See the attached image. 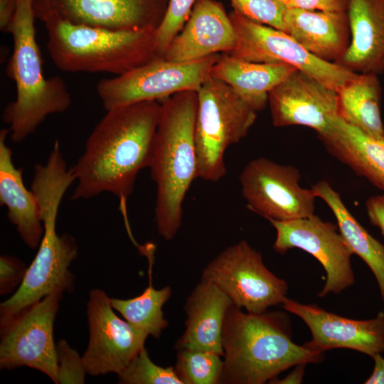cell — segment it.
Instances as JSON below:
<instances>
[{"label":"cell","instance_id":"8992f818","mask_svg":"<svg viewBox=\"0 0 384 384\" xmlns=\"http://www.w3.org/2000/svg\"><path fill=\"white\" fill-rule=\"evenodd\" d=\"M43 23L47 50L64 72L119 75L159 58L154 28L112 30L58 19Z\"/></svg>","mask_w":384,"mask_h":384},{"label":"cell","instance_id":"1f68e13d","mask_svg":"<svg viewBox=\"0 0 384 384\" xmlns=\"http://www.w3.org/2000/svg\"><path fill=\"white\" fill-rule=\"evenodd\" d=\"M57 384H82L87 373L82 358L66 341L56 345Z\"/></svg>","mask_w":384,"mask_h":384},{"label":"cell","instance_id":"30bf717a","mask_svg":"<svg viewBox=\"0 0 384 384\" xmlns=\"http://www.w3.org/2000/svg\"><path fill=\"white\" fill-rule=\"evenodd\" d=\"M224 292L233 305L252 314L282 304L288 285L265 265L262 255L245 240L218 254L203 270L202 278Z\"/></svg>","mask_w":384,"mask_h":384},{"label":"cell","instance_id":"d590c367","mask_svg":"<svg viewBox=\"0 0 384 384\" xmlns=\"http://www.w3.org/2000/svg\"><path fill=\"white\" fill-rule=\"evenodd\" d=\"M18 0H0V29L9 32L12 23Z\"/></svg>","mask_w":384,"mask_h":384},{"label":"cell","instance_id":"d6986e66","mask_svg":"<svg viewBox=\"0 0 384 384\" xmlns=\"http://www.w3.org/2000/svg\"><path fill=\"white\" fill-rule=\"evenodd\" d=\"M233 305L230 297L212 282L201 279L187 298V319L175 349L201 351L223 356L222 332L224 319Z\"/></svg>","mask_w":384,"mask_h":384},{"label":"cell","instance_id":"2e32d148","mask_svg":"<svg viewBox=\"0 0 384 384\" xmlns=\"http://www.w3.org/2000/svg\"><path fill=\"white\" fill-rule=\"evenodd\" d=\"M281 305L308 326L311 339L303 345L311 350L323 353L334 348H348L371 358L384 353L383 311L378 312L373 319L357 320L287 297Z\"/></svg>","mask_w":384,"mask_h":384},{"label":"cell","instance_id":"484cf974","mask_svg":"<svg viewBox=\"0 0 384 384\" xmlns=\"http://www.w3.org/2000/svg\"><path fill=\"white\" fill-rule=\"evenodd\" d=\"M339 116L367 135L384 141L380 86L376 73H361L338 91Z\"/></svg>","mask_w":384,"mask_h":384},{"label":"cell","instance_id":"277c9868","mask_svg":"<svg viewBox=\"0 0 384 384\" xmlns=\"http://www.w3.org/2000/svg\"><path fill=\"white\" fill-rule=\"evenodd\" d=\"M33 1L18 0L9 31L14 46L6 73L15 83L16 97L4 108L2 119L14 143L23 142L48 116L65 112L72 103L65 82L60 76L46 78L43 74Z\"/></svg>","mask_w":384,"mask_h":384},{"label":"cell","instance_id":"ffe728a7","mask_svg":"<svg viewBox=\"0 0 384 384\" xmlns=\"http://www.w3.org/2000/svg\"><path fill=\"white\" fill-rule=\"evenodd\" d=\"M347 14L351 41L340 64L377 74L384 68V0H349Z\"/></svg>","mask_w":384,"mask_h":384},{"label":"cell","instance_id":"8fae6325","mask_svg":"<svg viewBox=\"0 0 384 384\" xmlns=\"http://www.w3.org/2000/svg\"><path fill=\"white\" fill-rule=\"evenodd\" d=\"M63 292L55 290L18 313L0 319V368L27 366L57 384L53 326Z\"/></svg>","mask_w":384,"mask_h":384},{"label":"cell","instance_id":"603a6c76","mask_svg":"<svg viewBox=\"0 0 384 384\" xmlns=\"http://www.w3.org/2000/svg\"><path fill=\"white\" fill-rule=\"evenodd\" d=\"M327 151L384 191V141L373 138L340 116L319 134Z\"/></svg>","mask_w":384,"mask_h":384},{"label":"cell","instance_id":"3957f363","mask_svg":"<svg viewBox=\"0 0 384 384\" xmlns=\"http://www.w3.org/2000/svg\"><path fill=\"white\" fill-rule=\"evenodd\" d=\"M161 114L148 168L156 184V227L171 240L181 226L182 205L198 176L195 127L198 107L196 90L176 92L160 102Z\"/></svg>","mask_w":384,"mask_h":384},{"label":"cell","instance_id":"4fadbf2b","mask_svg":"<svg viewBox=\"0 0 384 384\" xmlns=\"http://www.w3.org/2000/svg\"><path fill=\"white\" fill-rule=\"evenodd\" d=\"M107 293L89 292L87 316L89 341L82 356L87 373L99 376L119 374L144 347L146 331L117 316Z\"/></svg>","mask_w":384,"mask_h":384},{"label":"cell","instance_id":"5b68a950","mask_svg":"<svg viewBox=\"0 0 384 384\" xmlns=\"http://www.w3.org/2000/svg\"><path fill=\"white\" fill-rule=\"evenodd\" d=\"M73 183L71 175L56 167H43L33 174L31 189L36 196L43 235L24 279L14 294L0 305V319L13 316L53 291L70 292L74 277L69 270L78 248L73 238L56 231L61 201Z\"/></svg>","mask_w":384,"mask_h":384},{"label":"cell","instance_id":"8d00e7d4","mask_svg":"<svg viewBox=\"0 0 384 384\" xmlns=\"http://www.w3.org/2000/svg\"><path fill=\"white\" fill-rule=\"evenodd\" d=\"M307 364L302 363L295 366V368L286 377L278 379L277 377L271 380L269 383L273 384H300L302 383L305 368Z\"/></svg>","mask_w":384,"mask_h":384},{"label":"cell","instance_id":"cb8c5ba5","mask_svg":"<svg viewBox=\"0 0 384 384\" xmlns=\"http://www.w3.org/2000/svg\"><path fill=\"white\" fill-rule=\"evenodd\" d=\"M296 70L285 63L252 62L221 53L210 75L230 85L260 112L268 102L269 92Z\"/></svg>","mask_w":384,"mask_h":384},{"label":"cell","instance_id":"9a60e30c","mask_svg":"<svg viewBox=\"0 0 384 384\" xmlns=\"http://www.w3.org/2000/svg\"><path fill=\"white\" fill-rule=\"evenodd\" d=\"M169 0H33L43 23L58 19L112 30L156 29Z\"/></svg>","mask_w":384,"mask_h":384},{"label":"cell","instance_id":"f1b7e54d","mask_svg":"<svg viewBox=\"0 0 384 384\" xmlns=\"http://www.w3.org/2000/svg\"><path fill=\"white\" fill-rule=\"evenodd\" d=\"M117 375L122 384H183L174 368L154 363L145 347Z\"/></svg>","mask_w":384,"mask_h":384},{"label":"cell","instance_id":"f35d334b","mask_svg":"<svg viewBox=\"0 0 384 384\" xmlns=\"http://www.w3.org/2000/svg\"><path fill=\"white\" fill-rule=\"evenodd\" d=\"M277 1H279V2L284 4L287 6H288V5L289 4V1H290V0H277Z\"/></svg>","mask_w":384,"mask_h":384},{"label":"cell","instance_id":"83f0119b","mask_svg":"<svg viewBox=\"0 0 384 384\" xmlns=\"http://www.w3.org/2000/svg\"><path fill=\"white\" fill-rule=\"evenodd\" d=\"M223 367L218 353L182 349L178 350L174 369L183 384H217Z\"/></svg>","mask_w":384,"mask_h":384},{"label":"cell","instance_id":"4dcf8cb0","mask_svg":"<svg viewBox=\"0 0 384 384\" xmlns=\"http://www.w3.org/2000/svg\"><path fill=\"white\" fill-rule=\"evenodd\" d=\"M234 10L249 19L284 31L287 6L277 0H230Z\"/></svg>","mask_w":384,"mask_h":384},{"label":"cell","instance_id":"f546056e","mask_svg":"<svg viewBox=\"0 0 384 384\" xmlns=\"http://www.w3.org/2000/svg\"><path fill=\"white\" fill-rule=\"evenodd\" d=\"M197 0H169L166 11L156 31L158 56L164 58L174 38L188 21Z\"/></svg>","mask_w":384,"mask_h":384},{"label":"cell","instance_id":"52a82bcc","mask_svg":"<svg viewBox=\"0 0 384 384\" xmlns=\"http://www.w3.org/2000/svg\"><path fill=\"white\" fill-rule=\"evenodd\" d=\"M197 93L198 176L206 181H218L226 174V149L247 136L258 112L230 85L210 75Z\"/></svg>","mask_w":384,"mask_h":384},{"label":"cell","instance_id":"6da1fadb","mask_svg":"<svg viewBox=\"0 0 384 384\" xmlns=\"http://www.w3.org/2000/svg\"><path fill=\"white\" fill-rule=\"evenodd\" d=\"M160 114L156 100L107 110L71 167L77 182L71 200L110 193L124 202L139 173L149 166Z\"/></svg>","mask_w":384,"mask_h":384},{"label":"cell","instance_id":"44dd1931","mask_svg":"<svg viewBox=\"0 0 384 384\" xmlns=\"http://www.w3.org/2000/svg\"><path fill=\"white\" fill-rule=\"evenodd\" d=\"M347 12H331L289 8L284 31L306 50L329 62L341 59L348 42Z\"/></svg>","mask_w":384,"mask_h":384},{"label":"cell","instance_id":"74e56055","mask_svg":"<svg viewBox=\"0 0 384 384\" xmlns=\"http://www.w3.org/2000/svg\"><path fill=\"white\" fill-rule=\"evenodd\" d=\"M374 361L373 370L365 384H384V358L380 353L372 357Z\"/></svg>","mask_w":384,"mask_h":384},{"label":"cell","instance_id":"d6a6232c","mask_svg":"<svg viewBox=\"0 0 384 384\" xmlns=\"http://www.w3.org/2000/svg\"><path fill=\"white\" fill-rule=\"evenodd\" d=\"M27 267L16 257L9 255L0 257V294L6 295L22 283ZM17 288V289H18Z\"/></svg>","mask_w":384,"mask_h":384},{"label":"cell","instance_id":"e575fe53","mask_svg":"<svg viewBox=\"0 0 384 384\" xmlns=\"http://www.w3.org/2000/svg\"><path fill=\"white\" fill-rule=\"evenodd\" d=\"M366 207L370 223L384 235V194L369 198Z\"/></svg>","mask_w":384,"mask_h":384},{"label":"cell","instance_id":"4316f807","mask_svg":"<svg viewBox=\"0 0 384 384\" xmlns=\"http://www.w3.org/2000/svg\"><path fill=\"white\" fill-rule=\"evenodd\" d=\"M149 260V284L139 296L132 299L111 298L114 310L121 314L132 325L159 338L162 331L169 325L163 313V306L169 299L171 289L166 286L155 289L152 283L153 252L144 253Z\"/></svg>","mask_w":384,"mask_h":384},{"label":"cell","instance_id":"7402d4cb","mask_svg":"<svg viewBox=\"0 0 384 384\" xmlns=\"http://www.w3.org/2000/svg\"><path fill=\"white\" fill-rule=\"evenodd\" d=\"M9 133L7 129L0 131V203L6 207L8 219L23 242L35 250L43 235L39 203L23 184V169L13 162L12 150L6 143Z\"/></svg>","mask_w":384,"mask_h":384},{"label":"cell","instance_id":"d4e9b609","mask_svg":"<svg viewBox=\"0 0 384 384\" xmlns=\"http://www.w3.org/2000/svg\"><path fill=\"white\" fill-rule=\"evenodd\" d=\"M311 188L333 212L338 230L353 255L361 257L370 269L384 303V245L359 223L326 181L317 182Z\"/></svg>","mask_w":384,"mask_h":384},{"label":"cell","instance_id":"5bb4252c","mask_svg":"<svg viewBox=\"0 0 384 384\" xmlns=\"http://www.w3.org/2000/svg\"><path fill=\"white\" fill-rule=\"evenodd\" d=\"M269 221L276 230L273 249L277 252L283 255L299 248L314 256L322 265L326 279L318 294L319 297L338 294L354 284L351 260L353 253L338 226L314 214L288 221Z\"/></svg>","mask_w":384,"mask_h":384},{"label":"cell","instance_id":"ac0fdd59","mask_svg":"<svg viewBox=\"0 0 384 384\" xmlns=\"http://www.w3.org/2000/svg\"><path fill=\"white\" fill-rule=\"evenodd\" d=\"M235 41V30L223 5L215 0H197L164 58L187 62L228 53L234 48Z\"/></svg>","mask_w":384,"mask_h":384},{"label":"cell","instance_id":"9c48e42d","mask_svg":"<svg viewBox=\"0 0 384 384\" xmlns=\"http://www.w3.org/2000/svg\"><path fill=\"white\" fill-rule=\"evenodd\" d=\"M229 17L236 41L227 54L252 62L288 64L337 92L358 74L315 56L283 31L253 21L234 9Z\"/></svg>","mask_w":384,"mask_h":384},{"label":"cell","instance_id":"7a4b0ae2","mask_svg":"<svg viewBox=\"0 0 384 384\" xmlns=\"http://www.w3.org/2000/svg\"><path fill=\"white\" fill-rule=\"evenodd\" d=\"M223 367L218 383L263 384L299 364L319 363L324 354L292 341L282 311L243 312L232 305L223 326Z\"/></svg>","mask_w":384,"mask_h":384},{"label":"cell","instance_id":"e0dca14e","mask_svg":"<svg viewBox=\"0 0 384 384\" xmlns=\"http://www.w3.org/2000/svg\"><path fill=\"white\" fill-rule=\"evenodd\" d=\"M268 102L276 127L302 125L320 134L339 116L338 92L299 70L269 92Z\"/></svg>","mask_w":384,"mask_h":384},{"label":"cell","instance_id":"836d02e7","mask_svg":"<svg viewBox=\"0 0 384 384\" xmlns=\"http://www.w3.org/2000/svg\"><path fill=\"white\" fill-rule=\"evenodd\" d=\"M349 0H290L287 7L331 12H347Z\"/></svg>","mask_w":384,"mask_h":384},{"label":"cell","instance_id":"ba28073f","mask_svg":"<svg viewBox=\"0 0 384 384\" xmlns=\"http://www.w3.org/2000/svg\"><path fill=\"white\" fill-rule=\"evenodd\" d=\"M220 55L187 62L157 58L124 74L100 80L96 90L107 111L144 101H159L181 91H197Z\"/></svg>","mask_w":384,"mask_h":384},{"label":"cell","instance_id":"7c38bea8","mask_svg":"<svg viewBox=\"0 0 384 384\" xmlns=\"http://www.w3.org/2000/svg\"><path fill=\"white\" fill-rule=\"evenodd\" d=\"M297 169L267 158L250 161L240 176L247 208L268 220L288 221L314 214L312 188H302Z\"/></svg>","mask_w":384,"mask_h":384}]
</instances>
